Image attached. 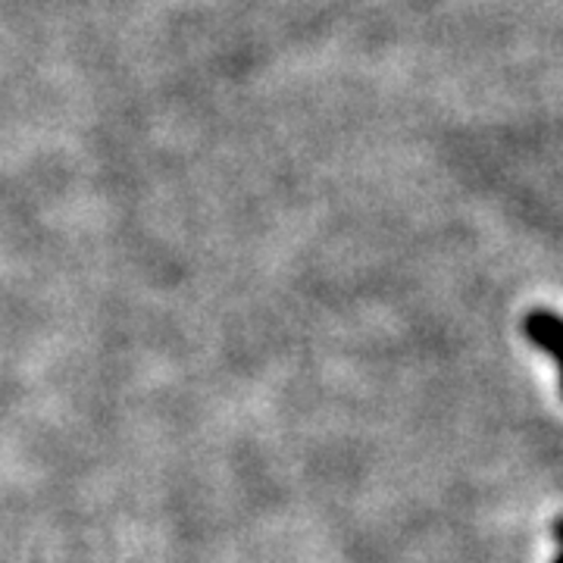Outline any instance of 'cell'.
<instances>
[{
  "label": "cell",
  "mask_w": 563,
  "mask_h": 563,
  "mask_svg": "<svg viewBox=\"0 0 563 563\" xmlns=\"http://www.w3.org/2000/svg\"><path fill=\"white\" fill-rule=\"evenodd\" d=\"M526 335L536 347H542L548 357L561 361V320L551 310H536L526 317Z\"/></svg>",
  "instance_id": "obj_1"
}]
</instances>
